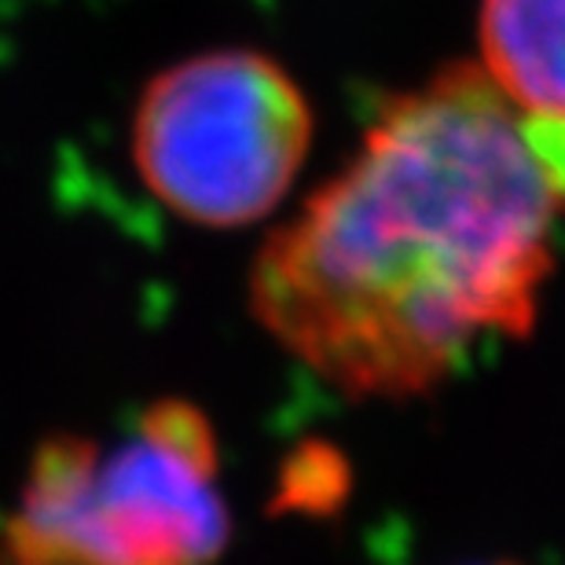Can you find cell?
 Segmentation results:
<instances>
[{
    "label": "cell",
    "mask_w": 565,
    "mask_h": 565,
    "mask_svg": "<svg viewBox=\"0 0 565 565\" xmlns=\"http://www.w3.org/2000/svg\"><path fill=\"white\" fill-rule=\"evenodd\" d=\"M565 217V129L478 63L393 96L356 154L265 239L250 309L345 397L412 401L489 338H525Z\"/></svg>",
    "instance_id": "1"
},
{
    "label": "cell",
    "mask_w": 565,
    "mask_h": 565,
    "mask_svg": "<svg viewBox=\"0 0 565 565\" xmlns=\"http://www.w3.org/2000/svg\"><path fill=\"white\" fill-rule=\"evenodd\" d=\"M228 533L217 434L173 397L118 440H41L4 522V565H213Z\"/></svg>",
    "instance_id": "2"
},
{
    "label": "cell",
    "mask_w": 565,
    "mask_h": 565,
    "mask_svg": "<svg viewBox=\"0 0 565 565\" xmlns=\"http://www.w3.org/2000/svg\"><path fill=\"white\" fill-rule=\"evenodd\" d=\"M312 143V110L276 60L191 55L143 88L132 162L147 191L199 228H243L276 210Z\"/></svg>",
    "instance_id": "3"
},
{
    "label": "cell",
    "mask_w": 565,
    "mask_h": 565,
    "mask_svg": "<svg viewBox=\"0 0 565 565\" xmlns=\"http://www.w3.org/2000/svg\"><path fill=\"white\" fill-rule=\"evenodd\" d=\"M478 66L525 118L565 129V0H481Z\"/></svg>",
    "instance_id": "4"
},
{
    "label": "cell",
    "mask_w": 565,
    "mask_h": 565,
    "mask_svg": "<svg viewBox=\"0 0 565 565\" xmlns=\"http://www.w3.org/2000/svg\"><path fill=\"white\" fill-rule=\"evenodd\" d=\"M489 565H511V562H489Z\"/></svg>",
    "instance_id": "5"
}]
</instances>
